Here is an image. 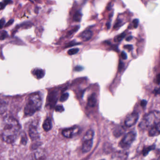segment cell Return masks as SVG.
<instances>
[{"mask_svg": "<svg viewBox=\"0 0 160 160\" xmlns=\"http://www.w3.org/2000/svg\"><path fill=\"white\" fill-rule=\"evenodd\" d=\"M42 105L41 97L38 94H33L29 97L24 107L25 116H31L40 110Z\"/></svg>", "mask_w": 160, "mask_h": 160, "instance_id": "7a4b0ae2", "label": "cell"}, {"mask_svg": "<svg viewBox=\"0 0 160 160\" xmlns=\"http://www.w3.org/2000/svg\"><path fill=\"white\" fill-rule=\"evenodd\" d=\"M80 132V128L78 126H73L63 130L62 134L64 137L72 138L78 135Z\"/></svg>", "mask_w": 160, "mask_h": 160, "instance_id": "5b68a950", "label": "cell"}, {"mask_svg": "<svg viewBox=\"0 0 160 160\" xmlns=\"http://www.w3.org/2000/svg\"><path fill=\"white\" fill-rule=\"evenodd\" d=\"M55 110H56V112H63L64 110V109L62 106L58 105L56 107V108H55Z\"/></svg>", "mask_w": 160, "mask_h": 160, "instance_id": "484cf974", "label": "cell"}, {"mask_svg": "<svg viewBox=\"0 0 160 160\" xmlns=\"http://www.w3.org/2000/svg\"><path fill=\"white\" fill-rule=\"evenodd\" d=\"M34 75L38 79L42 78L45 75L44 72L41 69H37L34 71Z\"/></svg>", "mask_w": 160, "mask_h": 160, "instance_id": "2e32d148", "label": "cell"}, {"mask_svg": "<svg viewBox=\"0 0 160 160\" xmlns=\"http://www.w3.org/2000/svg\"><path fill=\"white\" fill-rule=\"evenodd\" d=\"M57 93L56 92H52L50 95L49 103L52 106H54L55 104L56 101H57Z\"/></svg>", "mask_w": 160, "mask_h": 160, "instance_id": "9a60e30c", "label": "cell"}, {"mask_svg": "<svg viewBox=\"0 0 160 160\" xmlns=\"http://www.w3.org/2000/svg\"><path fill=\"white\" fill-rule=\"evenodd\" d=\"M5 24V20L4 18H2L0 20V29L4 27Z\"/></svg>", "mask_w": 160, "mask_h": 160, "instance_id": "4dcf8cb0", "label": "cell"}, {"mask_svg": "<svg viewBox=\"0 0 160 160\" xmlns=\"http://www.w3.org/2000/svg\"><path fill=\"white\" fill-rule=\"evenodd\" d=\"M139 118V115L137 112H134L132 114L129 115L124 121V124L127 127L133 126V125H135L138 121V119Z\"/></svg>", "mask_w": 160, "mask_h": 160, "instance_id": "8992f818", "label": "cell"}, {"mask_svg": "<svg viewBox=\"0 0 160 160\" xmlns=\"http://www.w3.org/2000/svg\"><path fill=\"white\" fill-rule=\"evenodd\" d=\"M121 57L123 60H126L127 58V56L126 54L123 51L121 53Z\"/></svg>", "mask_w": 160, "mask_h": 160, "instance_id": "1f68e13d", "label": "cell"}, {"mask_svg": "<svg viewBox=\"0 0 160 160\" xmlns=\"http://www.w3.org/2000/svg\"><path fill=\"white\" fill-rule=\"evenodd\" d=\"M97 101V96L96 94H92L88 99V103H87L88 106L91 107H94L96 106Z\"/></svg>", "mask_w": 160, "mask_h": 160, "instance_id": "8fae6325", "label": "cell"}, {"mask_svg": "<svg viewBox=\"0 0 160 160\" xmlns=\"http://www.w3.org/2000/svg\"><path fill=\"white\" fill-rule=\"evenodd\" d=\"M94 135V131H93V130H89L85 133V135L84 136L83 141V140L93 139Z\"/></svg>", "mask_w": 160, "mask_h": 160, "instance_id": "5bb4252c", "label": "cell"}, {"mask_svg": "<svg viewBox=\"0 0 160 160\" xmlns=\"http://www.w3.org/2000/svg\"><path fill=\"white\" fill-rule=\"evenodd\" d=\"M93 35V32L92 31L90 30H86L81 33L80 37L84 41H88L91 39Z\"/></svg>", "mask_w": 160, "mask_h": 160, "instance_id": "30bf717a", "label": "cell"}, {"mask_svg": "<svg viewBox=\"0 0 160 160\" xmlns=\"http://www.w3.org/2000/svg\"><path fill=\"white\" fill-rule=\"evenodd\" d=\"M160 114L158 111H153L148 113L143 118L139 127L143 130L148 129L160 122Z\"/></svg>", "mask_w": 160, "mask_h": 160, "instance_id": "3957f363", "label": "cell"}, {"mask_svg": "<svg viewBox=\"0 0 160 160\" xmlns=\"http://www.w3.org/2000/svg\"><path fill=\"white\" fill-rule=\"evenodd\" d=\"M81 70H82V67L80 66H77L75 68V70L76 71H81Z\"/></svg>", "mask_w": 160, "mask_h": 160, "instance_id": "8d00e7d4", "label": "cell"}, {"mask_svg": "<svg viewBox=\"0 0 160 160\" xmlns=\"http://www.w3.org/2000/svg\"><path fill=\"white\" fill-rule=\"evenodd\" d=\"M125 35H126V34L124 33L120 34V35H117L115 37L114 41L117 42H120L125 37Z\"/></svg>", "mask_w": 160, "mask_h": 160, "instance_id": "ffe728a7", "label": "cell"}, {"mask_svg": "<svg viewBox=\"0 0 160 160\" xmlns=\"http://www.w3.org/2000/svg\"><path fill=\"white\" fill-rule=\"evenodd\" d=\"M78 44H80V43H76V42H74V41H71V42H69V43H68L67 44H66V47H71V46H73Z\"/></svg>", "mask_w": 160, "mask_h": 160, "instance_id": "4316f807", "label": "cell"}, {"mask_svg": "<svg viewBox=\"0 0 160 160\" xmlns=\"http://www.w3.org/2000/svg\"><path fill=\"white\" fill-rule=\"evenodd\" d=\"M14 19H11V20H9V21H8V22L5 24L4 27H10V26L12 25V24H13V23H14Z\"/></svg>", "mask_w": 160, "mask_h": 160, "instance_id": "f546056e", "label": "cell"}, {"mask_svg": "<svg viewBox=\"0 0 160 160\" xmlns=\"http://www.w3.org/2000/svg\"><path fill=\"white\" fill-rule=\"evenodd\" d=\"M156 81H157V84L159 85V83H160V74H159L157 76V80H156Z\"/></svg>", "mask_w": 160, "mask_h": 160, "instance_id": "f35d334b", "label": "cell"}, {"mask_svg": "<svg viewBox=\"0 0 160 160\" xmlns=\"http://www.w3.org/2000/svg\"><path fill=\"white\" fill-rule=\"evenodd\" d=\"M141 106L143 107H144L146 106V104H147V101H146L145 100H143L141 101Z\"/></svg>", "mask_w": 160, "mask_h": 160, "instance_id": "836d02e7", "label": "cell"}, {"mask_svg": "<svg viewBox=\"0 0 160 160\" xmlns=\"http://www.w3.org/2000/svg\"><path fill=\"white\" fill-rule=\"evenodd\" d=\"M5 4H4V2H0V10H3V8L6 7Z\"/></svg>", "mask_w": 160, "mask_h": 160, "instance_id": "d590c367", "label": "cell"}, {"mask_svg": "<svg viewBox=\"0 0 160 160\" xmlns=\"http://www.w3.org/2000/svg\"><path fill=\"white\" fill-rule=\"evenodd\" d=\"M123 21L120 19H117L114 25V28L117 29L123 25Z\"/></svg>", "mask_w": 160, "mask_h": 160, "instance_id": "7402d4cb", "label": "cell"}, {"mask_svg": "<svg viewBox=\"0 0 160 160\" xmlns=\"http://www.w3.org/2000/svg\"><path fill=\"white\" fill-rule=\"evenodd\" d=\"M155 148V146L153 145L151 146H148L146 148H144V149L142 151L143 152V155L144 156H146L147 155L149 154V152L151 151L152 150L154 149Z\"/></svg>", "mask_w": 160, "mask_h": 160, "instance_id": "ac0fdd59", "label": "cell"}, {"mask_svg": "<svg viewBox=\"0 0 160 160\" xmlns=\"http://www.w3.org/2000/svg\"><path fill=\"white\" fill-rule=\"evenodd\" d=\"M93 139L83 140L82 144V150L83 153H88L93 147Z\"/></svg>", "mask_w": 160, "mask_h": 160, "instance_id": "ba28073f", "label": "cell"}, {"mask_svg": "<svg viewBox=\"0 0 160 160\" xmlns=\"http://www.w3.org/2000/svg\"><path fill=\"white\" fill-rule=\"evenodd\" d=\"M133 39V37H132V36H128V37H127L126 39V40L127 41H130V40H132Z\"/></svg>", "mask_w": 160, "mask_h": 160, "instance_id": "74e56055", "label": "cell"}, {"mask_svg": "<svg viewBox=\"0 0 160 160\" xmlns=\"http://www.w3.org/2000/svg\"><path fill=\"white\" fill-rule=\"evenodd\" d=\"M69 97V94L68 93H64L62 95V96H61L60 98V100L61 102H64L66 101L67 100V99H68Z\"/></svg>", "mask_w": 160, "mask_h": 160, "instance_id": "d4e9b609", "label": "cell"}, {"mask_svg": "<svg viewBox=\"0 0 160 160\" xmlns=\"http://www.w3.org/2000/svg\"><path fill=\"white\" fill-rule=\"evenodd\" d=\"M52 127V123L50 118H46L43 123V128L45 131L48 132L51 129Z\"/></svg>", "mask_w": 160, "mask_h": 160, "instance_id": "4fadbf2b", "label": "cell"}, {"mask_svg": "<svg viewBox=\"0 0 160 160\" xmlns=\"http://www.w3.org/2000/svg\"><path fill=\"white\" fill-rule=\"evenodd\" d=\"M124 48L130 51L131 50L133 49V47L131 45H127L124 46Z\"/></svg>", "mask_w": 160, "mask_h": 160, "instance_id": "d6a6232c", "label": "cell"}, {"mask_svg": "<svg viewBox=\"0 0 160 160\" xmlns=\"http://www.w3.org/2000/svg\"><path fill=\"white\" fill-rule=\"evenodd\" d=\"M20 130V125L16 119L11 117H7L3 122L2 139L7 143H12L18 137Z\"/></svg>", "mask_w": 160, "mask_h": 160, "instance_id": "6da1fadb", "label": "cell"}, {"mask_svg": "<svg viewBox=\"0 0 160 160\" xmlns=\"http://www.w3.org/2000/svg\"><path fill=\"white\" fill-rule=\"evenodd\" d=\"M79 52V49L78 48H75V49H71V50H69L68 51V54L70 56L72 55H75L77 54Z\"/></svg>", "mask_w": 160, "mask_h": 160, "instance_id": "cb8c5ba5", "label": "cell"}, {"mask_svg": "<svg viewBox=\"0 0 160 160\" xmlns=\"http://www.w3.org/2000/svg\"><path fill=\"white\" fill-rule=\"evenodd\" d=\"M8 35L6 31L4 30L0 31V40H4L8 37Z\"/></svg>", "mask_w": 160, "mask_h": 160, "instance_id": "603a6c76", "label": "cell"}, {"mask_svg": "<svg viewBox=\"0 0 160 160\" xmlns=\"http://www.w3.org/2000/svg\"><path fill=\"white\" fill-rule=\"evenodd\" d=\"M155 94H159V88H158L155 89Z\"/></svg>", "mask_w": 160, "mask_h": 160, "instance_id": "ab89813d", "label": "cell"}, {"mask_svg": "<svg viewBox=\"0 0 160 160\" xmlns=\"http://www.w3.org/2000/svg\"><path fill=\"white\" fill-rule=\"evenodd\" d=\"M137 134L134 131H131L125 135L119 144L120 148L126 149L129 148L136 139Z\"/></svg>", "mask_w": 160, "mask_h": 160, "instance_id": "277c9868", "label": "cell"}, {"mask_svg": "<svg viewBox=\"0 0 160 160\" xmlns=\"http://www.w3.org/2000/svg\"><path fill=\"white\" fill-rule=\"evenodd\" d=\"M3 2H4V4H5L6 5L8 4H10V3H12V0H3Z\"/></svg>", "mask_w": 160, "mask_h": 160, "instance_id": "e575fe53", "label": "cell"}, {"mask_svg": "<svg viewBox=\"0 0 160 160\" xmlns=\"http://www.w3.org/2000/svg\"><path fill=\"white\" fill-rule=\"evenodd\" d=\"M29 133L30 136L33 140H35L39 138V133L37 130V126L36 123H33L30 125Z\"/></svg>", "mask_w": 160, "mask_h": 160, "instance_id": "52a82bcc", "label": "cell"}, {"mask_svg": "<svg viewBox=\"0 0 160 160\" xmlns=\"http://www.w3.org/2000/svg\"><path fill=\"white\" fill-rule=\"evenodd\" d=\"M31 23L30 22H27V23H24L22 24H21V25H22V27H25V28H28V27H31Z\"/></svg>", "mask_w": 160, "mask_h": 160, "instance_id": "f1b7e54d", "label": "cell"}, {"mask_svg": "<svg viewBox=\"0 0 160 160\" xmlns=\"http://www.w3.org/2000/svg\"><path fill=\"white\" fill-rule=\"evenodd\" d=\"M160 131V122L154 125L150 128L149 131V136L150 137H155L159 135Z\"/></svg>", "mask_w": 160, "mask_h": 160, "instance_id": "9c48e42d", "label": "cell"}, {"mask_svg": "<svg viewBox=\"0 0 160 160\" xmlns=\"http://www.w3.org/2000/svg\"><path fill=\"white\" fill-rule=\"evenodd\" d=\"M139 23V21L138 19H135L133 20V27L134 28H137L138 27Z\"/></svg>", "mask_w": 160, "mask_h": 160, "instance_id": "83f0119b", "label": "cell"}, {"mask_svg": "<svg viewBox=\"0 0 160 160\" xmlns=\"http://www.w3.org/2000/svg\"><path fill=\"white\" fill-rule=\"evenodd\" d=\"M79 27L78 26H77V27H75L74 28L72 29L70 31H69L68 32L67 34V37H71L72 35H73L75 33H76L77 32V31L79 29Z\"/></svg>", "mask_w": 160, "mask_h": 160, "instance_id": "44dd1931", "label": "cell"}, {"mask_svg": "<svg viewBox=\"0 0 160 160\" xmlns=\"http://www.w3.org/2000/svg\"><path fill=\"white\" fill-rule=\"evenodd\" d=\"M128 157V155L126 152L123 151L117 152L112 155V159H117V160H125Z\"/></svg>", "mask_w": 160, "mask_h": 160, "instance_id": "7c38bea8", "label": "cell"}, {"mask_svg": "<svg viewBox=\"0 0 160 160\" xmlns=\"http://www.w3.org/2000/svg\"><path fill=\"white\" fill-rule=\"evenodd\" d=\"M82 14L79 11H77L73 15V19L75 22H79L81 21L82 18Z\"/></svg>", "mask_w": 160, "mask_h": 160, "instance_id": "e0dca14e", "label": "cell"}, {"mask_svg": "<svg viewBox=\"0 0 160 160\" xmlns=\"http://www.w3.org/2000/svg\"><path fill=\"white\" fill-rule=\"evenodd\" d=\"M7 104L5 102H0V114H2L5 112Z\"/></svg>", "mask_w": 160, "mask_h": 160, "instance_id": "d6986e66", "label": "cell"}]
</instances>
